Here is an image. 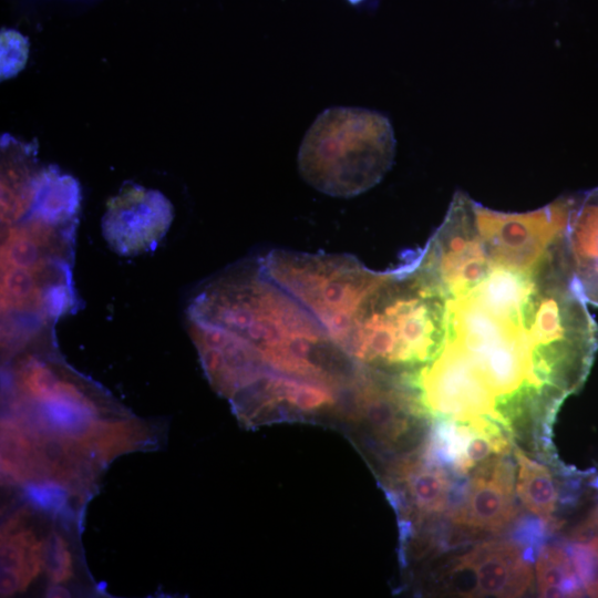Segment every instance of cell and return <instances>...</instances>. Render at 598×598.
<instances>
[{"label":"cell","mask_w":598,"mask_h":598,"mask_svg":"<svg viewBox=\"0 0 598 598\" xmlns=\"http://www.w3.org/2000/svg\"><path fill=\"white\" fill-rule=\"evenodd\" d=\"M266 275L302 305L340 348L357 313L385 271L349 255L274 249L259 258Z\"/></svg>","instance_id":"cell-5"},{"label":"cell","mask_w":598,"mask_h":598,"mask_svg":"<svg viewBox=\"0 0 598 598\" xmlns=\"http://www.w3.org/2000/svg\"><path fill=\"white\" fill-rule=\"evenodd\" d=\"M173 221V206L158 190L127 185L107 203L102 235L122 256L153 250Z\"/></svg>","instance_id":"cell-7"},{"label":"cell","mask_w":598,"mask_h":598,"mask_svg":"<svg viewBox=\"0 0 598 598\" xmlns=\"http://www.w3.org/2000/svg\"><path fill=\"white\" fill-rule=\"evenodd\" d=\"M533 565L512 539H493L457 557L448 576L461 596L520 597L533 586Z\"/></svg>","instance_id":"cell-6"},{"label":"cell","mask_w":598,"mask_h":598,"mask_svg":"<svg viewBox=\"0 0 598 598\" xmlns=\"http://www.w3.org/2000/svg\"><path fill=\"white\" fill-rule=\"evenodd\" d=\"M189 320L249 342L268 370L334 386L346 355L322 324L264 271L259 259L239 264L204 286Z\"/></svg>","instance_id":"cell-2"},{"label":"cell","mask_w":598,"mask_h":598,"mask_svg":"<svg viewBox=\"0 0 598 598\" xmlns=\"http://www.w3.org/2000/svg\"><path fill=\"white\" fill-rule=\"evenodd\" d=\"M43 566L51 585H63L73 577L74 559L69 543L52 529L44 542Z\"/></svg>","instance_id":"cell-13"},{"label":"cell","mask_w":598,"mask_h":598,"mask_svg":"<svg viewBox=\"0 0 598 598\" xmlns=\"http://www.w3.org/2000/svg\"><path fill=\"white\" fill-rule=\"evenodd\" d=\"M518 466L516 493L523 505L543 519L554 533L565 523L558 515L574 508L584 492L585 480L591 472H580L561 462L546 465V461L529 457L518 444L513 445Z\"/></svg>","instance_id":"cell-9"},{"label":"cell","mask_w":598,"mask_h":598,"mask_svg":"<svg viewBox=\"0 0 598 598\" xmlns=\"http://www.w3.org/2000/svg\"><path fill=\"white\" fill-rule=\"evenodd\" d=\"M28 55V39L17 30L3 28L0 35L1 80L16 76L25 66Z\"/></svg>","instance_id":"cell-15"},{"label":"cell","mask_w":598,"mask_h":598,"mask_svg":"<svg viewBox=\"0 0 598 598\" xmlns=\"http://www.w3.org/2000/svg\"><path fill=\"white\" fill-rule=\"evenodd\" d=\"M537 587L540 597H580L581 584L564 543L546 544L536 558Z\"/></svg>","instance_id":"cell-12"},{"label":"cell","mask_w":598,"mask_h":598,"mask_svg":"<svg viewBox=\"0 0 598 598\" xmlns=\"http://www.w3.org/2000/svg\"><path fill=\"white\" fill-rule=\"evenodd\" d=\"M515 465L509 453L497 455L468 475L462 505L448 519L468 532L498 533L516 517Z\"/></svg>","instance_id":"cell-8"},{"label":"cell","mask_w":598,"mask_h":598,"mask_svg":"<svg viewBox=\"0 0 598 598\" xmlns=\"http://www.w3.org/2000/svg\"><path fill=\"white\" fill-rule=\"evenodd\" d=\"M551 533L549 526L539 517L524 515L514 523L511 539L524 549L530 561L535 563Z\"/></svg>","instance_id":"cell-14"},{"label":"cell","mask_w":598,"mask_h":598,"mask_svg":"<svg viewBox=\"0 0 598 598\" xmlns=\"http://www.w3.org/2000/svg\"><path fill=\"white\" fill-rule=\"evenodd\" d=\"M444 332V292L413 252L385 271L340 349L360 365L412 375L436 357Z\"/></svg>","instance_id":"cell-3"},{"label":"cell","mask_w":598,"mask_h":598,"mask_svg":"<svg viewBox=\"0 0 598 598\" xmlns=\"http://www.w3.org/2000/svg\"><path fill=\"white\" fill-rule=\"evenodd\" d=\"M589 484L598 492V476L594 477Z\"/></svg>","instance_id":"cell-17"},{"label":"cell","mask_w":598,"mask_h":598,"mask_svg":"<svg viewBox=\"0 0 598 598\" xmlns=\"http://www.w3.org/2000/svg\"><path fill=\"white\" fill-rule=\"evenodd\" d=\"M395 137L386 116L359 107H330L315 120L298 153L302 178L334 197L374 187L393 164Z\"/></svg>","instance_id":"cell-4"},{"label":"cell","mask_w":598,"mask_h":598,"mask_svg":"<svg viewBox=\"0 0 598 598\" xmlns=\"http://www.w3.org/2000/svg\"><path fill=\"white\" fill-rule=\"evenodd\" d=\"M588 303L598 307V266L576 277Z\"/></svg>","instance_id":"cell-16"},{"label":"cell","mask_w":598,"mask_h":598,"mask_svg":"<svg viewBox=\"0 0 598 598\" xmlns=\"http://www.w3.org/2000/svg\"><path fill=\"white\" fill-rule=\"evenodd\" d=\"M442 290L441 348L411 375L427 416L491 426L537 457L553 456L556 414L582 386L598 350L567 250L527 265L492 256L484 275Z\"/></svg>","instance_id":"cell-1"},{"label":"cell","mask_w":598,"mask_h":598,"mask_svg":"<svg viewBox=\"0 0 598 598\" xmlns=\"http://www.w3.org/2000/svg\"><path fill=\"white\" fill-rule=\"evenodd\" d=\"M567 250L575 277L598 266V187L575 195Z\"/></svg>","instance_id":"cell-11"},{"label":"cell","mask_w":598,"mask_h":598,"mask_svg":"<svg viewBox=\"0 0 598 598\" xmlns=\"http://www.w3.org/2000/svg\"><path fill=\"white\" fill-rule=\"evenodd\" d=\"M396 476L404 488L388 491V495L398 513H415L420 522L447 516L457 475L419 454L403 461L396 468Z\"/></svg>","instance_id":"cell-10"}]
</instances>
